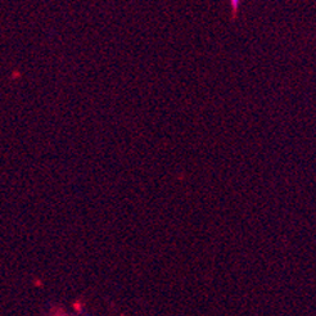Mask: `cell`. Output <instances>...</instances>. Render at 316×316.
I'll return each mask as SVG.
<instances>
[{"label":"cell","mask_w":316,"mask_h":316,"mask_svg":"<svg viewBox=\"0 0 316 316\" xmlns=\"http://www.w3.org/2000/svg\"><path fill=\"white\" fill-rule=\"evenodd\" d=\"M230 2H232V6H233V8H234V9H237V8H238L239 0H230Z\"/></svg>","instance_id":"1"}]
</instances>
